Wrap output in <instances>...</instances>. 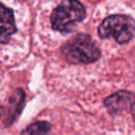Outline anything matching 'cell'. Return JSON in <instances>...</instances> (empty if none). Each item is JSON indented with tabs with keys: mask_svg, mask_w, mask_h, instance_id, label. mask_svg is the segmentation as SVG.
Wrapping results in <instances>:
<instances>
[{
	"mask_svg": "<svg viewBox=\"0 0 135 135\" xmlns=\"http://www.w3.org/2000/svg\"><path fill=\"white\" fill-rule=\"evenodd\" d=\"M61 52L71 63H92L100 57L99 47L86 34L75 35L62 45Z\"/></svg>",
	"mask_w": 135,
	"mask_h": 135,
	"instance_id": "cell-1",
	"label": "cell"
},
{
	"mask_svg": "<svg viewBox=\"0 0 135 135\" xmlns=\"http://www.w3.org/2000/svg\"><path fill=\"white\" fill-rule=\"evenodd\" d=\"M51 128L52 126L47 121H35L26 127L21 132V135H49Z\"/></svg>",
	"mask_w": 135,
	"mask_h": 135,
	"instance_id": "cell-7",
	"label": "cell"
},
{
	"mask_svg": "<svg viewBox=\"0 0 135 135\" xmlns=\"http://www.w3.org/2000/svg\"><path fill=\"white\" fill-rule=\"evenodd\" d=\"M2 112H3V109H2V107L0 105V117L2 116Z\"/></svg>",
	"mask_w": 135,
	"mask_h": 135,
	"instance_id": "cell-9",
	"label": "cell"
},
{
	"mask_svg": "<svg viewBox=\"0 0 135 135\" xmlns=\"http://www.w3.org/2000/svg\"><path fill=\"white\" fill-rule=\"evenodd\" d=\"M134 95L129 91H119L110 95L104 100V105L111 114H118L128 108H131L134 101Z\"/></svg>",
	"mask_w": 135,
	"mask_h": 135,
	"instance_id": "cell-4",
	"label": "cell"
},
{
	"mask_svg": "<svg viewBox=\"0 0 135 135\" xmlns=\"http://www.w3.org/2000/svg\"><path fill=\"white\" fill-rule=\"evenodd\" d=\"M135 33V21L128 15H111L103 19L98 27L101 38L113 37L118 43L124 44Z\"/></svg>",
	"mask_w": 135,
	"mask_h": 135,
	"instance_id": "cell-3",
	"label": "cell"
},
{
	"mask_svg": "<svg viewBox=\"0 0 135 135\" xmlns=\"http://www.w3.org/2000/svg\"><path fill=\"white\" fill-rule=\"evenodd\" d=\"M131 113H132V116H133V118L135 120V99H134V101H133V103L131 105Z\"/></svg>",
	"mask_w": 135,
	"mask_h": 135,
	"instance_id": "cell-8",
	"label": "cell"
},
{
	"mask_svg": "<svg viewBox=\"0 0 135 135\" xmlns=\"http://www.w3.org/2000/svg\"><path fill=\"white\" fill-rule=\"evenodd\" d=\"M85 18V8L78 0H62L51 15L53 30L60 33H70L77 22Z\"/></svg>",
	"mask_w": 135,
	"mask_h": 135,
	"instance_id": "cell-2",
	"label": "cell"
},
{
	"mask_svg": "<svg viewBox=\"0 0 135 135\" xmlns=\"http://www.w3.org/2000/svg\"><path fill=\"white\" fill-rule=\"evenodd\" d=\"M16 30L13 9L0 2V44L7 43L12 35L16 33Z\"/></svg>",
	"mask_w": 135,
	"mask_h": 135,
	"instance_id": "cell-5",
	"label": "cell"
},
{
	"mask_svg": "<svg viewBox=\"0 0 135 135\" xmlns=\"http://www.w3.org/2000/svg\"><path fill=\"white\" fill-rule=\"evenodd\" d=\"M24 98H25V94L23 90L17 89L16 91H14V93L8 99V103L5 111V118H4L5 126L12 124L17 119L20 112L22 111Z\"/></svg>",
	"mask_w": 135,
	"mask_h": 135,
	"instance_id": "cell-6",
	"label": "cell"
}]
</instances>
